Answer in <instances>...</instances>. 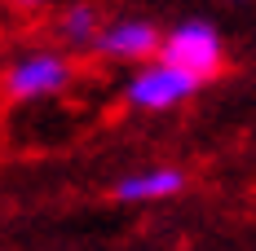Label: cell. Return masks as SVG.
I'll list each match as a JSON object with an SVG mask.
<instances>
[{"label": "cell", "mask_w": 256, "mask_h": 251, "mask_svg": "<svg viewBox=\"0 0 256 251\" xmlns=\"http://www.w3.org/2000/svg\"><path fill=\"white\" fill-rule=\"evenodd\" d=\"M159 62H168L186 75H194L199 84H208L226 71V40H221L216 22H208V18H181L177 26L164 31Z\"/></svg>", "instance_id": "cell-1"}, {"label": "cell", "mask_w": 256, "mask_h": 251, "mask_svg": "<svg viewBox=\"0 0 256 251\" xmlns=\"http://www.w3.org/2000/svg\"><path fill=\"white\" fill-rule=\"evenodd\" d=\"M71 79H76L71 57H62L53 49H36V53H22L4 71V97L9 101H44V97L66 93Z\"/></svg>", "instance_id": "cell-2"}, {"label": "cell", "mask_w": 256, "mask_h": 251, "mask_svg": "<svg viewBox=\"0 0 256 251\" xmlns=\"http://www.w3.org/2000/svg\"><path fill=\"white\" fill-rule=\"evenodd\" d=\"M199 93V79L177 71V66H168V62H146V66H137L124 84V101L132 110H146V115H164V110H177L181 101H190Z\"/></svg>", "instance_id": "cell-3"}, {"label": "cell", "mask_w": 256, "mask_h": 251, "mask_svg": "<svg viewBox=\"0 0 256 251\" xmlns=\"http://www.w3.org/2000/svg\"><path fill=\"white\" fill-rule=\"evenodd\" d=\"M159 44H164V31L150 18H132V13L102 22L98 40H93V49L102 53V57L124 62V66H146V62H154L159 57Z\"/></svg>", "instance_id": "cell-4"}, {"label": "cell", "mask_w": 256, "mask_h": 251, "mask_svg": "<svg viewBox=\"0 0 256 251\" xmlns=\"http://www.w3.org/2000/svg\"><path fill=\"white\" fill-rule=\"evenodd\" d=\"M181 190H186V172L172 163H154V168L120 176L110 194H115V203H164V199H177Z\"/></svg>", "instance_id": "cell-5"}, {"label": "cell", "mask_w": 256, "mask_h": 251, "mask_svg": "<svg viewBox=\"0 0 256 251\" xmlns=\"http://www.w3.org/2000/svg\"><path fill=\"white\" fill-rule=\"evenodd\" d=\"M102 31V13L93 0H66V9L58 13V35L71 44V49H93Z\"/></svg>", "instance_id": "cell-6"}, {"label": "cell", "mask_w": 256, "mask_h": 251, "mask_svg": "<svg viewBox=\"0 0 256 251\" xmlns=\"http://www.w3.org/2000/svg\"><path fill=\"white\" fill-rule=\"evenodd\" d=\"M9 4H18V9H40V4H53V0H9Z\"/></svg>", "instance_id": "cell-7"}]
</instances>
